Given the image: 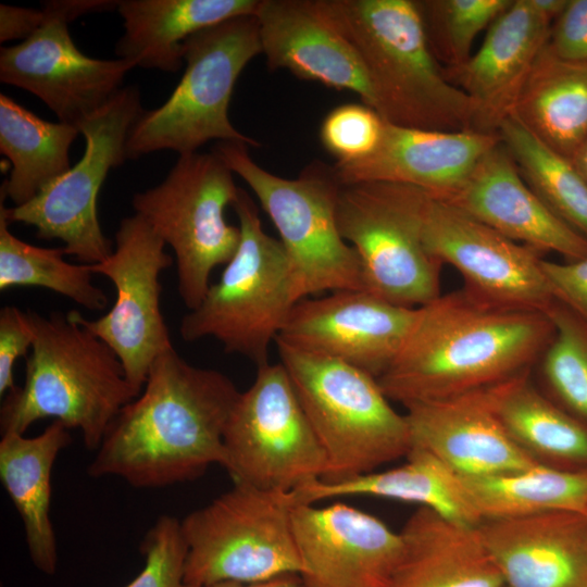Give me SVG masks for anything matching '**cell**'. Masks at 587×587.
Wrapping results in <instances>:
<instances>
[{
    "instance_id": "1",
    "label": "cell",
    "mask_w": 587,
    "mask_h": 587,
    "mask_svg": "<svg viewBox=\"0 0 587 587\" xmlns=\"http://www.w3.org/2000/svg\"><path fill=\"white\" fill-rule=\"evenodd\" d=\"M239 394L222 372L193 366L174 348L163 352L140 394L109 426L89 475L162 488L222 466L224 432Z\"/></svg>"
},
{
    "instance_id": "2",
    "label": "cell",
    "mask_w": 587,
    "mask_h": 587,
    "mask_svg": "<svg viewBox=\"0 0 587 587\" xmlns=\"http://www.w3.org/2000/svg\"><path fill=\"white\" fill-rule=\"evenodd\" d=\"M552 336L546 312L462 288L419 308L402 350L377 380L404 407L455 397L532 370Z\"/></svg>"
},
{
    "instance_id": "3",
    "label": "cell",
    "mask_w": 587,
    "mask_h": 587,
    "mask_svg": "<svg viewBox=\"0 0 587 587\" xmlns=\"http://www.w3.org/2000/svg\"><path fill=\"white\" fill-rule=\"evenodd\" d=\"M357 50L376 98V111L401 127L473 130L470 98L440 67L419 1L317 0Z\"/></svg>"
},
{
    "instance_id": "4",
    "label": "cell",
    "mask_w": 587,
    "mask_h": 587,
    "mask_svg": "<svg viewBox=\"0 0 587 587\" xmlns=\"http://www.w3.org/2000/svg\"><path fill=\"white\" fill-rule=\"evenodd\" d=\"M34 333L23 386L4 396L1 434H23L54 419L78 429L97 451L118 412L140 391L127 379L116 353L70 312L48 316L27 310Z\"/></svg>"
},
{
    "instance_id": "5",
    "label": "cell",
    "mask_w": 587,
    "mask_h": 587,
    "mask_svg": "<svg viewBox=\"0 0 587 587\" xmlns=\"http://www.w3.org/2000/svg\"><path fill=\"white\" fill-rule=\"evenodd\" d=\"M247 147L218 141L212 151L250 187L277 229L295 301L324 291L363 290L359 257L337 224L342 184L335 166L313 161L296 178H285L255 163Z\"/></svg>"
},
{
    "instance_id": "6",
    "label": "cell",
    "mask_w": 587,
    "mask_h": 587,
    "mask_svg": "<svg viewBox=\"0 0 587 587\" xmlns=\"http://www.w3.org/2000/svg\"><path fill=\"white\" fill-rule=\"evenodd\" d=\"M301 405L328 461L325 482L374 472L407 457L411 438L377 378L348 363L275 340Z\"/></svg>"
},
{
    "instance_id": "7",
    "label": "cell",
    "mask_w": 587,
    "mask_h": 587,
    "mask_svg": "<svg viewBox=\"0 0 587 587\" xmlns=\"http://www.w3.org/2000/svg\"><path fill=\"white\" fill-rule=\"evenodd\" d=\"M262 54L255 15L238 16L200 30L184 42L185 72L167 100L143 111L133 126L127 159L173 150L196 152L210 140L260 143L237 130L228 116L235 84Z\"/></svg>"
},
{
    "instance_id": "8",
    "label": "cell",
    "mask_w": 587,
    "mask_h": 587,
    "mask_svg": "<svg viewBox=\"0 0 587 587\" xmlns=\"http://www.w3.org/2000/svg\"><path fill=\"white\" fill-rule=\"evenodd\" d=\"M233 207L238 249L199 305L183 316L179 333L185 341L214 338L226 352L260 366L268 363L271 344L296 301L283 245L264 232L253 199L239 188Z\"/></svg>"
},
{
    "instance_id": "9",
    "label": "cell",
    "mask_w": 587,
    "mask_h": 587,
    "mask_svg": "<svg viewBox=\"0 0 587 587\" xmlns=\"http://www.w3.org/2000/svg\"><path fill=\"white\" fill-rule=\"evenodd\" d=\"M295 491L234 483L182 521L185 585L257 583L303 572L292 528Z\"/></svg>"
},
{
    "instance_id": "10",
    "label": "cell",
    "mask_w": 587,
    "mask_h": 587,
    "mask_svg": "<svg viewBox=\"0 0 587 587\" xmlns=\"http://www.w3.org/2000/svg\"><path fill=\"white\" fill-rule=\"evenodd\" d=\"M232 170L214 151L180 154L157 186L133 196L140 215L175 254L178 295L190 311L210 287L212 271L236 253L240 229L225 210L239 188Z\"/></svg>"
},
{
    "instance_id": "11",
    "label": "cell",
    "mask_w": 587,
    "mask_h": 587,
    "mask_svg": "<svg viewBox=\"0 0 587 587\" xmlns=\"http://www.w3.org/2000/svg\"><path fill=\"white\" fill-rule=\"evenodd\" d=\"M427 196L395 183L341 186L337 224L359 257L363 290L407 308L423 307L441 295L442 265L427 252L422 236Z\"/></svg>"
},
{
    "instance_id": "12",
    "label": "cell",
    "mask_w": 587,
    "mask_h": 587,
    "mask_svg": "<svg viewBox=\"0 0 587 587\" xmlns=\"http://www.w3.org/2000/svg\"><path fill=\"white\" fill-rule=\"evenodd\" d=\"M222 466L234 483L296 491L328 475L326 453L283 364L258 366L224 432Z\"/></svg>"
},
{
    "instance_id": "13",
    "label": "cell",
    "mask_w": 587,
    "mask_h": 587,
    "mask_svg": "<svg viewBox=\"0 0 587 587\" xmlns=\"http://www.w3.org/2000/svg\"><path fill=\"white\" fill-rule=\"evenodd\" d=\"M139 90L123 87L107 104L77 125L86 140L82 159L30 201L0 210L10 223L32 225L37 237L64 243L67 255L84 264L105 260L113 242L100 226L97 199L110 170L127 160L129 133L143 113Z\"/></svg>"
},
{
    "instance_id": "14",
    "label": "cell",
    "mask_w": 587,
    "mask_h": 587,
    "mask_svg": "<svg viewBox=\"0 0 587 587\" xmlns=\"http://www.w3.org/2000/svg\"><path fill=\"white\" fill-rule=\"evenodd\" d=\"M115 247L102 262L90 264L115 288L111 309L96 320L78 311L71 315L104 341L118 357L127 379L141 391L150 367L163 352L174 348L161 311L160 275L173 265L165 242L138 214L120 222Z\"/></svg>"
},
{
    "instance_id": "15",
    "label": "cell",
    "mask_w": 587,
    "mask_h": 587,
    "mask_svg": "<svg viewBox=\"0 0 587 587\" xmlns=\"http://www.w3.org/2000/svg\"><path fill=\"white\" fill-rule=\"evenodd\" d=\"M422 236L441 265L450 264L464 288L498 304L546 312L555 300L542 254L501 235L459 207L428 193Z\"/></svg>"
},
{
    "instance_id": "16",
    "label": "cell",
    "mask_w": 587,
    "mask_h": 587,
    "mask_svg": "<svg viewBox=\"0 0 587 587\" xmlns=\"http://www.w3.org/2000/svg\"><path fill=\"white\" fill-rule=\"evenodd\" d=\"M417 313L362 289L337 290L296 302L276 339L378 378L402 350Z\"/></svg>"
},
{
    "instance_id": "17",
    "label": "cell",
    "mask_w": 587,
    "mask_h": 587,
    "mask_svg": "<svg viewBox=\"0 0 587 587\" xmlns=\"http://www.w3.org/2000/svg\"><path fill=\"white\" fill-rule=\"evenodd\" d=\"M135 65L123 59H96L73 42L68 23L47 18L24 41L0 49V80L38 97L59 122L77 127L123 87Z\"/></svg>"
},
{
    "instance_id": "18",
    "label": "cell",
    "mask_w": 587,
    "mask_h": 587,
    "mask_svg": "<svg viewBox=\"0 0 587 587\" xmlns=\"http://www.w3.org/2000/svg\"><path fill=\"white\" fill-rule=\"evenodd\" d=\"M292 528L309 587H387L403 553L400 532L342 503H298Z\"/></svg>"
},
{
    "instance_id": "19",
    "label": "cell",
    "mask_w": 587,
    "mask_h": 587,
    "mask_svg": "<svg viewBox=\"0 0 587 587\" xmlns=\"http://www.w3.org/2000/svg\"><path fill=\"white\" fill-rule=\"evenodd\" d=\"M255 17L267 67L359 96L376 110L365 67L317 0H260Z\"/></svg>"
},
{
    "instance_id": "20",
    "label": "cell",
    "mask_w": 587,
    "mask_h": 587,
    "mask_svg": "<svg viewBox=\"0 0 587 587\" xmlns=\"http://www.w3.org/2000/svg\"><path fill=\"white\" fill-rule=\"evenodd\" d=\"M499 142V135L409 128L386 122L380 143L371 155L334 166L342 185L395 183L447 199Z\"/></svg>"
},
{
    "instance_id": "21",
    "label": "cell",
    "mask_w": 587,
    "mask_h": 587,
    "mask_svg": "<svg viewBox=\"0 0 587 587\" xmlns=\"http://www.w3.org/2000/svg\"><path fill=\"white\" fill-rule=\"evenodd\" d=\"M405 409L411 449L427 451L461 476L496 475L538 464L509 436L487 388Z\"/></svg>"
},
{
    "instance_id": "22",
    "label": "cell",
    "mask_w": 587,
    "mask_h": 587,
    "mask_svg": "<svg viewBox=\"0 0 587 587\" xmlns=\"http://www.w3.org/2000/svg\"><path fill=\"white\" fill-rule=\"evenodd\" d=\"M551 21L529 0L512 3L489 26L478 51L461 66L450 70L471 100L474 132L498 135L512 115L533 66L549 40Z\"/></svg>"
},
{
    "instance_id": "23",
    "label": "cell",
    "mask_w": 587,
    "mask_h": 587,
    "mask_svg": "<svg viewBox=\"0 0 587 587\" xmlns=\"http://www.w3.org/2000/svg\"><path fill=\"white\" fill-rule=\"evenodd\" d=\"M444 200L540 254L554 252L567 261L587 258V239L532 190L501 139L464 185Z\"/></svg>"
},
{
    "instance_id": "24",
    "label": "cell",
    "mask_w": 587,
    "mask_h": 587,
    "mask_svg": "<svg viewBox=\"0 0 587 587\" xmlns=\"http://www.w3.org/2000/svg\"><path fill=\"white\" fill-rule=\"evenodd\" d=\"M477 527L504 587H587L585 514L553 511Z\"/></svg>"
},
{
    "instance_id": "25",
    "label": "cell",
    "mask_w": 587,
    "mask_h": 587,
    "mask_svg": "<svg viewBox=\"0 0 587 587\" xmlns=\"http://www.w3.org/2000/svg\"><path fill=\"white\" fill-rule=\"evenodd\" d=\"M400 535L403 553L387 587H504L477 526L419 507Z\"/></svg>"
},
{
    "instance_id": "26",
    "label": "cell",
    "mask_w": 587,
    "mask_h": 587,
    "mask_svg": "<svg viewBox=\"0 0 587 587\" xmlns=\"http://www.w3.org/2000/svg\"><path fill=\"white\" fill-rule=\"evenodd\" d=\"M260 0H118L124 34L118 59L135 67L175 73L184 63V42L227 20L255 15Z\"/></svg>"
},
{
    "instance_id": "27",
    "label": "cell",
    "mask_w": 587,
    "mask_h": 587,
    "mask_svg": "<svg viewBox=\"0 0 587 587\" xmlns=\"http://www.w3.org/2000/svg\"><path fill=\"white\" fill-rule=\"evenodd\" d=\"M1 435V483L22 520L34 565L52 575L58 565V547L50 517L51 473L61 450L72 442L70 429L53 421L34 437Z\"/></svg>"
},
{
    "instance_id": "28",
    "label": "cell",
    "mask_w": 587,
    "mask_h": 587,
    "mask_svg": "<svg viewBox=\"0 0 587 587\" xmlns=\"http://www.w3.org/2000/svg\"><path fill=\"white\" fill-rule=\"evenodd\" d=\"M405 459L403 464L385 471L337 482L319 479L295 494L302 504L342 496H372L415 503L466 526L483 522L459 474L422 449L412 448Z\"/></svg>"
},
{
    "instance_id": "29",
    "label": "cell",
    "mask_w": 587,
    "mask_h": 587,
    "mask_svg": "<svg viewBox=\"0 0 587 587\" xmlns=\"http://www.w3.org/2000/svg\"><path fill=\"white\" fill-rule=\"evenodd\" d=\"M532 370L487 388L496 415L538 464L587 470V425L539 389Z\"/></svg>"
},
{
    "instance_id": "30",
    "label": "cell",
    "mask_w": 587,
    "mask_h": 587,
    "mask_svg": "<svg viewBox=\"0 0 587 587\" xmlns=\"http://www.w3.org/2000/svg\"><path fill=\"white\" fill-rule=\"evenodd\" d=\"M512 114L534 136L571 160L587 140V63L562 61L546 45Z\"/></svg>"
},
{
    "instance_id": "31",
    "label": "cell",
    "mask_w": 587,
    "mask_h": 587,
    "mask_svg": "<svg viewBox=\"0 0 587 587\" xmlns=\"http://www.w3.org/2000/svg\"><path fill=\"white\" fill-rule=\"evenodd\" d=\"M79 129L49 122L0 95V151L11 164L1 190L22 205L71 170L70 147Z\"/></svg>"
},
{
    "instance_id": "32",
    "label": "cell",
    "mask_w": 587,
    "mask_h": 587,
    "mask_svg": "<svg viewBox=\"0 0 587 587\" xmlns=\"http://www.w3.org/2000/svg\"><path fill=\"white\" fill-rule=\"evenodd\" d=\"M460 478L483 521L553 511L587 514V470L537 464L496 475H460Z\"/></svg>"
},
{
    "instance_id": "33",
    "label": "cell",
    "mask_w": 587,
    "mask_h": 587,
    "mask_svg": "<svg viewBox=\"0 0 587 587\" xmlns=\"http://www.w3.org/2000/svg\"><path fill=\"white\" fill-rule=\"evenodd\" d=\"M498 135L532 190L587 239V180L574 163L534 136L513 114L500 125Z\"/></svg>"
},
{
    "instance_id": "34",
    "label": "cell",
    "mask_w": 587,
    "mask_h": 587,
    "mask_svg": "<svg viewBox=\"0 0 587 587\" xmlns=\"http://www.w3.org/2000/svg\"><path fill=\"white\" fill-rule=\"evenodd\" d=\"M10 222L0 210V290L12 287H42L60 294L90 311L104 310L108 297L92 282L89 264L63 259L64 248L27 243L9 230Z\"/></svg>"
},
{
    "instance_id": "35",
    "label": "cell",
    "mask_w": 587,
    "mask_h": 587,
    "mask_svg": "<svg viewBox=\"0 0 587 587\" xmlns=\"http://www.w3.org/2000/svg\"><path fill=\"white\" fill-rule=\"evenodd\" d=\"M553 336L537 360L546 394L587 425V323L559 300L547 309Z\"/></svg>"
},
{
    "instance_id": "36",
    "label": "cell",
    "mask_w": 587,
    "mask_h": 587,
    "mask_svg": "<svg viewBox=\"0 0 587 587\" xmlns=\"http://www.w3.org/2000/svg\"><path fill=\"white\" fill-rule=\"evenodd\" d=\"M512 3L511 0L419 1L426 35L437 58L448 70L471 58L476 36Z\"/></svg>"
},
{
    "instance_id": "37",
    "label": "cell",
    "mask_w": 587,
    "mask_h": 587,
    "mask_svg": "<svg viewBox=\"0 0 587 587\" xmlns=\"http://www.w3.org/2000/svg\"><path fill=\"white\" fill-rule=\"evenodd\" d=\"M386 121L364 103H344L332 109L321 123L320 140L337 163L371 155L379 146Z\"/></svg>"
},
{
    "instance_id": "38",
    "label": "cell",
    "mask_w": 587,
    "mask_h": 587,
    "mask_svg": "<svg viewBox=\"0 0 587 587\" xmlns=\"http://www.w3.org/2000/svg\"><path fill=\"white\" fill-rule=\"evenodd\" d=\"M140 551L145 564L126 587H184L187 544L180 521L161 515L146 533Z\"/></svg>"
},
{
    "instance_id": "39",
    "label": "cell",
    "mask_w": 587,
    "mask_h": 587,
    "mask_svg": "<svg viewBox=\"0 0 587 587\" xmlns=\"http://www.w3.org/2000/svg\"><path fill=\"white\" fill-rule=\"evenodd\" d=\"M34 333L27 311L15 305H5L0 311V395L5 396L16 388L14 365L18 358L26 357L32 349Z\"/></svg>"
},
{
    "instance_id": "40",
    "label": "cell",
    "mask_w": 587,
    "mask_h": 587,
    "mask_svg": "<svg viewBox=\"0 0 587 587\" xmlns=\"http://www.w3.org/2000/svg\"><path fill=\"white\" fill-rule=\"evenodd\" d=\"M547 47L562 61L587 63V0H569L550 32Z\"/></svg>"
},
{
    "instance_id": "41",
    "label": "cell",
    "mask_w": 587,
    "mask_h": 587,
    "mask_svg": "<svg viewBox=\"0 0 587 587\" xmlns=\"http://www.w3.org/2000/svg\"><path fill=\"white\" fill-rule=\"evenodd\" d=\"M554 298L587 323V258L559 263L541 260Z\"/></svg>"
},
{
    "instance_id": "42",
    "label": "cell",
    "mask_w": 587,
    "mask_h": 587,
    "mask_svg": "<svg viewBox=\"0 0 587 587\" xmlns=\"http://www.w3.org/2000/svg\"><path fill=\"white\" fill-rule=\"evenodd\" d=\"M45 25L42 10L0 4V41L29 38Z\"/></svg>"
},
{
    "instance_id": "43",
    "label": "cell",
    "mask_w": 587,
    "mask_h": 587,
    "mask_svg": "<svg viewBox=\"0 0 587 587\" xmlns=\"http://www.w3.org/2000/svg\"><path fill=\"white\" fill-rule=\"evenodd\" d=\"M184 587H309L303 579H299L297 575H284L276 578L257 582V583H220L211 586H192L185 585Z\"/></svg>"
},
{
    "instance_id": "44",
    "label": "cell",
    "mask_w": 587,
    "mask_h": 587,
    "mask_svg": "<svg viewBox=\"0 0 587 587\" xmlns=\"http://www.w3.org/2000/svg\"><path fill=\"white\" fill-rule=\"evenodd\" d=\"M529 2L539 14L552 21L563 12L569 0H529Z\"/></svg>"
},
{
    "instance_id": "45",
    "label": "cell",
    "mask_w": 587,
    "mask_h": 587,
    "mask_svg": "<svg viewBox=\"0 0 587 587\" xmlns=\"http://www.w3.org/2000/svg\"><path fill=\"white\" fill-rule=\"evenodd\" d=\"M571 161L587 180V140L575 152Z\"/></svg>"
},
{
    "instance_id": "46",
    "label": "cell",
    "mask_w": 587,
    "mask_h": 587,
    "mask_svg": "<svg viewBox=\"0 0 587 587\" xmlns=\"http://www.w3.org/2000/svg\"><path fill=\"white\" fill-rule=\"evenodd\" d=\"M586 517H587V514H586Z\"/></svg>"
}]
</instances>
